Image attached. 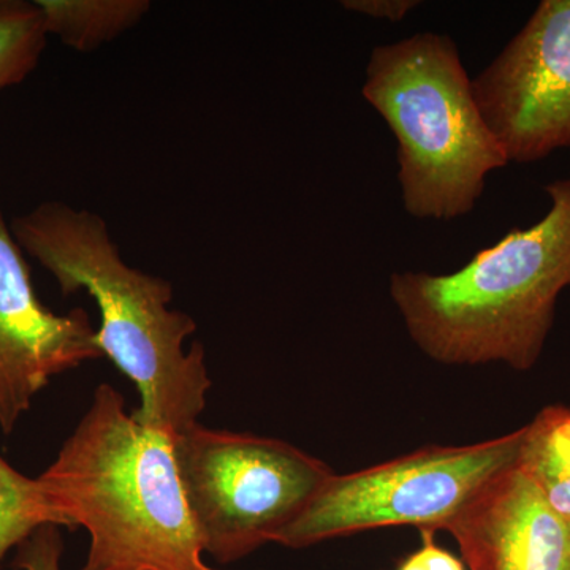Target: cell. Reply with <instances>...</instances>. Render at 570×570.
<instances>
[{
    "label": "cell",
    "mask_w": 570,
    "mask_h": 570,
    "mask_svg": "<svg viewBox=\"0 0 570 570\" xmlns=\"http://www.w3.org/2000/svg\"><path fill=\"white\" fill-rule=\"evenodd\" d=\"M472 88L509 164L569 149L570 0H542Z\"/></svg>",
    "instance_id": "obj_7"
},
{
    "label": "cell",
    "mask_w": 570,
    "mask_h": 570,
    "mask_svg": "<svg viewBox=\"0 0 570 570\" xmlns=\"http://www.w3.org/2000/svg\"><path fill=\"white\" fill-rule=\"evenodd\" d=\"M85 309L56 314L33 291L21 247L0 213V430L9 434L51 379L102 358Z\"/></svg>",
    "instance_id": "obj_8"
},
{
    "label": "cell",
    "mask_w": 570,
    "mask_h": 570,
    "mask_svg": "<svg viewBox=\"0 0 570 570\" xmlns=\"http://www.w3.org/2000/svg\"><path fill=\"white\" fill-rule=\"evenodd\" d=\"M362 94L395 137L401 200L415 219L466 216L489 176L509 164L448 33L379 45Z\"/></svg>",
    "instance_id": "obj_4"
},
{
    "label": "cell",
    "mask_w": 570,
    "mask_h": 570,
    "mask_svg": "<svg viewBox=\"0 0 570 570\" xmlns=\"http://www.w3.org/2000/svg\"><path fill=\"white\" fill-rule=\"evenodd\" d=\"M63 540L61 528L43 527L17 549V570H61Z\"/></svg>",
    "instance_id": "obj_14"
},
{
    "label": "cell",
    "mask_w": 570,
    "mask_h": 570,
    "mask_svg": "<svg viewBox=\"0 0 570 570\" xmlns=\"http://www.w3.org/2000/svg\"><path fill=\"white\" fill-rule=\"evenodd\" d=\"M422 547L401 562L396 570H466L463 561L442 549L434 540V531L423 530Z\"/></svg>",
    "instance_id": "obj_15"
},
{
    "label": "cell",
    "mask_w": 570,
    "mask_h": 570,
    "mask_svg": "<svg viewBox=\"0 0 570 570\" xmlns=\"http://www.w3.org/2000/svg\"><path fill=\"white\" fill-rule=\"evenodd\" d=\"M39 479L70 531L89 534L78 570H219L205 561L174 436L138 423L112 385L96 389Z\"/></svg>",
    "instance_id": "obj_2"
},
{
    "label": "cell",
    "mask_w": 570,
    "mask_h": 570,
    "mask_svg": "<svg viewBox=\"0 0 570 570\" xmlns=\"http://www.w3.org/2000/svg\"><path fill=\"white\" fill-rule=\"evenodd\" d=\"M469 570H570V519L513 464L445 524Z\"/></svg>",
    "instance_id": "obj_9"
},
{
    "label": "cell",
    "mask_w": 570,
    "mask_h": 570,
    "mask_svg": "<svg viewBox=\"0 0 570 570\" xmlns=\"http://www.w3.org/2000/svg\"><path fill=\"white\" fill-rule=\"evenodd\" d=\"M45 31L69 48L89 52L135 28L151 10L148 0H36Z\"/></svg>",
    "instance_id": "obj_11"
},
{
    "label": "cell",
    "mask_w": 570,
    "mask_h": 570,
    "mask_svg": "<svg viewBox=\"0 0 570 570\" xmlns=\"http://www.w3.org/2000/svg\"><path fill=\"white\" fill-rule=\"evenodd\" d=\"M174 450L205 554L219 564L275 542L335 474L281 439L200 423L175 434Z\"/></svg>",
    "instance_id": "obj_5"
},
{
    "label": "cell",
    "mask_w": 570,
    "mask_h": 570,
    "mask_svg": "<svg viewBox=\"0 0 570 570\" xmlns=\"http://www.w3.org/2000/svg\"><path fill=\"white\" fill-rule=\"evenodd\" d=\"M550 208L448 275L397 272L389 291L409 336L442 365H538L570 287V179L547 184Z\"/></svg>",
    "instance_id": "obj_3"
},
{
    "label": "cell",
    "mask_w": 570,
    "mask_h": 570,
    "mask_svg": "<svg viewBox=\"0 0 570 570\" xmlns=\"http://www.w3.org/2000/svg\"><path fill=\"white\" fill-rule=\"evenodd\" d=\"M11 234L63 295L85 291L96 302L100 352L137 389L132 417L171 436L198 423L213 382L204 346L186 348L197 322L171 307V284L127 264L107 223L89 209L45 202L14 219Z\"/></svg>",
    "instance_id": "obj_1"
},
{
    "label": "cell",
    "mask_w": 570,
    "mask_h": 570,
    "mask_svg": "<svg viewBox=\"0 0 570 570\" xmlns=\"http://www.w3.org/2000/svg\"><path fill=\"white\" fill-rule=\"evenodd\" d=\"M47 37L36 0H0V91L32 73Z\"/></svg>",
    "instance_id": "obj_13"
},
{
    "label": "cell",
    "mask_w": 570,
    "mask_h": 570,
    "mask_svg": "<svg viewBox=\"0 0 570 570\" xmlns=\"http://www.w3.org/2000/svg\"><path fill=\"white\" fill-rule=\"evenodd\" d=\"M43 527L67 528L40 479H31L0 456V562Z\"/></svg>",
    "instance_id": "obj_12"
},
{
    "label": "cell",
    "mask_w": 570,
    "mask_h": 570,
    "mask_svg": "<svg viewBox=\"0 0 570 570\" xmlns=\"http://www.w3.org/2000/svg\"><path fill=\"white\" fill-rule=\"evenodd\" d=\"M344 10L362 14L371 20L400 22L419 9V0H344Z\"/></svg>",
    "instance_id": "obj_16"
},
{
    "label": "cell",
    "mask_w": 570,
    "mask_h": 570,
    "mask_svg": "<svg viewBox=\"0 0 570 570\" xmlns=\"http://www.w3.org/2000/svg\"><path fill=\"white\" fill-rule=\"evenodd\" d=\"M515 466L551 509L570 519V406L550 404L523 426Z\"/></svg>",
    "instance_id": "obj_10"
},
{
    "label": "cell",
    "mask_w": 570,
    "mask_h": 570,
    "mask_svg": "<svg viewBox=\"0 0 570 570\" xmlns=\"http://www.w3.org/2000/svg\"><path fill=\"white\" fill-rule=\"evenodd\" d=\"M523 426L471 445H428L387 463L333 474L307 508L276 535L307 549L381 528L444 530L487 483L513 466Z\"/></svg>",
    "instance_id": "obj_6"
}]
</instances>
